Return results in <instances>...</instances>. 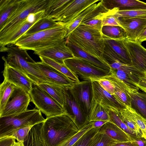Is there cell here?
<instances>
[{"label": "cell", "mask_w": 146, "mask_h": 146, "mask_svg": "<svg viewBox=\"0 0 146 146\" xmlns=\"http://www.w3.org/2000/svg\"><path fill=\"white\" fill-rule=\"evenodd\" d=\"M56 25L32 34L23 35L14 44L20 48L34 52L55 46L66 37L67 30L65 23L58 21Z\"/></svg>", "instance_id": "6da1fadb"}, {"label": "cell", "mask_w": 146, "mask_h": 146, "mask_svg": "<svg viewBox=\"0 0 146 146\" xmlns=\"http://www.w3.org/2000/svg\"><path fill=\"white\" fill-rule=\"evenodd\" d=\"M79 130L67 114L46 118L43 122V135L48 146H59Z\"/></svg>", "instance_id": "7a4b0ae2"}, {"label": "cell", "mask_w": 146, "mask_h": 146, "mask_svg": "<svg viewBox=\"0 0 146 146\" xmlns=\"http://www.w3.org/2000/svg\"><path fill=\"white\" fill-rule=\"evenodd\" d=\"M66 38L85 51L104 60V41L101 31L88 25L80 24Z\"/></svg>", "instance_id": "3957f363"}, {"label": "cell", "mask_w": 146, "mask_h": 146, "mask_svg": "<svg viewBox=\"0 0 146 146\" xmlns=\"http://www.w3.org/2000/svg\"><path fill=\"white\" fill-rule=\"evenodd\" d=\"M7 46L0 47V52L7 53L5 56L2 57L4 63L20 70L35 84L47 83L41 73L31 65V63L35 62L27 50L21 49L13 44Z\"/></svg>", "instance_id": "277c9868"}, {"label": "cell", "mask_w": 146, "mask_h": 146, "mask_svg": "<svg viewBox=\"0 0 146 146\" xmlns=\"http://www.w3.org/2000/svg\"><path fill=\"white\" fill-rule=\"evenodd\" d=\"M40 111L37 109L10 116L0 117V138L6 137L13 131L27 126H33L45 120Z\"/></svg>", "instance_id": "5b68a950"}, {"label": "cell", "mask_w": 146, "mask_h": 146, "mask_svg": "<svg viewBox=\"0 0 146 146\" xmlns=\"http://www.w3.org/2000/svg\"><path fill=\"white\" fill-rule=\"evenodd\" d=\"M48 0H20L15 11L0 28L2 36L25 20L30 14L45 10Z\"/></svg>", "instance_id": "8992f818"}, {"label": "cell", "mask_w": 146, "mask_h": 146, "mask_svg": "<svg viewBox=\"0 0 146 146\" xmlns=\"http://www.w3.org/2000/svg\"><path fill=\"white\" fill-rule=\"evenodd\" d=\"M29 94L31 101L46 118L67 114L63 108L38 84H33Z\"/></svg>", "instance_id": "52a82bcc"}, {"label": "cell", "mask_w": 146, "mask_h": 146, "mask_svg": "<svg viewBox=\"0 0 146 146\" xmlns=\"http://www.w3.org/2000/svg\"><path fill=\"white\" fill-rule=\"evenodd\" d=\"M64 62L71 71L84 81L96 80L110 73V71L101 69L76 57L66 60Z\"/></svg>", "instance_id": "ba28073f"}, {"label": "cell", "mask_w": 146, "mask_h": 146, "mask_svg": "<svg viewBox=\"0 0 146 146\" xmlns=\"http://www.w3.org/2000/svg\"><path fill=\"white\" fill-rule=\"evenodd\" d=\"M103 37L104 47L103 58L108 64L119 62L131 65L130 55L124 44L123 39H113L104 35Z\"/></svg>", "instance_id": "9c48e42d"}, {"label": "cell", "mask_w": 146, "mask_h": 146, "mask_svg": "<svg viewBox=\"0 0 146 146\" xmlns=\"http://www.w3.org/2000/svg\"><path fill=\"white\" fill-rule=\"evenodd\" d=\"M99 0H69L51 19L68 25L84 10Z\"/></svg>", "instance_id": "30bf717a"}, {"label": "cell", "mask_w": 146, "mask_h": 146, "mask_svg": "<svg viewBox=\"0 0 146 146\" xmlns=\"http://www.w3.org/2000/svg\"><path fill=\"white\" fill-rule=\"evenodd\" d=\"M31 101L29 94L22 89L16 86L4 109L0 112V117L26 111Z\"/></svg>", "instance_id": "8fae6325"}, {"label": "cell", "mask_w": 146, "mask_h": 146, "mask_svg": "<svg viewBox=\"0 0 146 146\" xmlns=\"http://www.w3.org/2000/svg\"><path fill=\"white\" fill-rule=\"evenodd\" d=\"M70 87L81 110L88 118L93 99L92 81L74 82Z\"/></svg>", "instance_id": "7c38bea8"}, {"label": "cell", "mask_w": 146, "mask_h": 146, "mask_svg": "<svg viewBox=\"0 0 146 146\" xmlns=\"http://www.w3.org/2000/svg\"><path fill=\"white\" fill-rule=\"evenodd\" d=\"M44 11L45 10L30 14L25 20L5 35L0 37V46L14 44L18 38L34 24L43 17Z\"/></svg>", "instance_id": "4fadbf2b"}, {"label": "cell", "mask_w": 146, "mask_h": 146, "mask_svg": "<svg viewBox=\"0 0 146 146\" xmlns=\"http://www.w3.org/2000/svg\"><path fill=\"white\" fill-rule=\"evenodd\" d=\"M70 86H63L65 99L63 108L79 130L89 122L88 117L83 112L76 101Z\"/></svg>", "instance_id": "5bb4252c"}, {"label": "cell", "mask_w": 146, "mask_h": 146, "mask_svg": "<svg viewBox=\"0 0 146 146\" xmlns=\"http://www.w3.org/2000/svg\"><path fill=\"white\" fill-rule=\"evenodd\" d=\"M110 72L129 87L139 90L135 84H139L141 78H146V73L131 65L122 64L117 68L111 70Z\"/></svg>", "instance_id": "9a60e30c"}, {"label": "cell", "mask_w": 146, "mask_h": 146, "mask_svg": "<svg viewBox=\"0 0 146 146\" xmlns=\"http://www.w3.org/2000/svg\"><path fill=\"white\" fill-rule=\"evenodd\" d=\"M31 64L41 73L48 83L62 86H69L74 82L52 67L42 61L31 62Z\"/></svg>", "instance_id": "2e32d148"}, {"label": "cell", "mask_w": 146, "mask_h": 146, "mask_svg": "<svg viewBox=\"0 0 146 146\" xmlns=\"http://www.w3.org/2000/svg\"><path fill=\"white\" fill-rule=\"evenodd\" d=\"M93 98L106 107L114 108L118 111L127 107L119 102L113 95L104 89L97 81H92Z\"/></svg>", "instance_id": "e0dca14e"}, {"label": "cell", "mask_w": 146, "mask_h": 146, "mask_svg": "<svg viewBox=\"0 0 146 146\" xmlns=\"http://www.w3.org/2000/svg\"><path fill=\"white\" fill-rule=\"evenodd\" d=\"M121 26L125 31L127 39L136 41L146 28V17L118 18Z\"/></svg>", "instance_id": "ac0fdd59"}, {"label": "cell", "mask_w": 146, "mask_h": 146, "mask_svg": "<svg viewBox=\"0 0 146 146\" xmlns=\"http://www.w3.org/2000/svg\"><path fill=\"white\" fill-rule=\"evenodd\" d=\"M39 56L48 58L56 62L64 63L66 59L72 58V52L66 43L65 39L62 42L54 46L34 52Z\"/></svg>", "instance_id": "d6986e66"}, {"label": "cell", "mask_w": 146, "mask_h": 146, "mask_svg": "<svg viewBox=\"0 0 146 146\" xmlns=\"http://www.w3.org/2000/svg\"><path fill=\"white\" fill-rule=\"evenodd\" d=\"M4 79L21 88L29 94L34 83L20 70L4 63Z\"/></svg>", "instance_id": "ffe728a7"}, {"label": "cell", "mask_w": 146, "mask_h": 146, "mask_svg": "<svg viewBox=\"0 0 146 146\" xmlns=\"http://www.w3.org/2000/svg\"><path fill=\"white\" fill-rule=\"evenodd\" d=\"M123 42L130 55L131 65L146 73V48L136 41L125 39Z\"/></svg>", "instance_id": "44dd1931"}, {"label": "cell", "mask_w": 146, "mask_h": 146, "mask_svg": "<svg viewBox=\"0 0 146 146\" xmlns=\"http://www.w3.org/2000/svg\"><path fill=\"white\" fill-rule=\"evenodd\" d=\"M111 11V10H108L105 8L102 0H100L97 3L96 7L86 16L80 24L88 25L101 31L103 19Z\"/></svg>", "instance_id": "7402d4cb"}, {"label": "cell", "mask_w": 146, "mask_h": 146, "mask_svg": "<svg viewBox=\"0 0 146 146\" xmlns=\"http://www.w3.org/2000/svg\"><path fill=\"white\" fill-rule=\"evenodd\" d=\"M104 6L108 10L114 8L119 11L146 9V3L138 0H102Z\"/></svg>", "instance_id": "603a6c76"}, {"label": "cell", "mask_w": 146, "mask_h": 146, "mask_svg": "<svg viewBox=\"0 0 146 146\" xmlns=\"http://www.w3.org/2000/svg\"><path fill=\"white\" fill-rule=\"evenodd\" d=\"M66 43L71 49L74 57L84 60L104 70L110 71L109 65L103 60L98 58L75 45L65 38Z\"/></svg>", "instance_id": "cb8c5ba5"}, {"label": "cell", "mask_w": 146, "mask_h": 146, "mask_svg": "<svg viewBox=\"0 0 146 146\" xmlns=\"http://www.w3.org/2000/svg\"><path fill=\"white\" fill-rule=\"evenodd\" d=\"M126 88L130 100V107L146 119V93L140 92L127 85Z\"/></svg>", "instance_id": "d4e9b609"}, {"label": "cell", "mask_w": 146, "mask_h": 146, "mask_svg": "<svg viewBox=\"0 0 146 146\" xmlns=\"http://www.w3.org/2000/svg\"><path fill=\"white\" fill-rule=\"evenodd\" d=\"M99 132L106 134L117 142L131 141L129 134L110 122L106 123L100 128Z\"/></svg>", "instance_id": "484cf974"}, {"label": "cell", "mask_w": 146, "mask_h": 146, "mask_svg": "<svg viewBox=\"0 0 146 146\" xmlns=\"http://www.w3.org/2000/svg\"><path fill=\"white\" fill-rule=\"evenodd\" d=\"M105 77L110 80L114 86V93L113 95L127 107H131L130 100L127 92L126 84L111 72L109 75Z\"/></svg>", "instance_id": "4316f807"}, {"label": "cell", "mask_w": 146, "mask_h": 146, "mask_svg": "<svg viewBox=\"0 0 146 146\" xmlns=\"http://www.w3.org/2000/svg\"><path fill=\"white\" fill-rule=\"evenodd\" d=\"M90 123L95 121L110 122V119L106 107L93 99L88 116Z\"/></svg>", "instance_id": "83f0119b"}, {"label": "cell", "mask_w": 146, "mask_h": 146, "mask_svg": "<svg viewBox=\"0 0 146 146\" xmlns=\"http://www.w3.org/2000/svg\"><path fill=\"white\" fill-rule=\"evenodd\" d=\"M38 85L63 108L65 102L63 86L47 83H42Z\"/></svg>", "instance_id": "f1b7e54d"}, {"label": "cell", "mask_w": 146, "mask_h": 146, "mask_svg": "<svg viewBox=\"0 0 146 146\" xmlns=\"http://www.w3.org/2000/svg\"><path fill=\"white\" fill-rule=\"evenodd\" d=\"M20 0H0V28L16 9Z\"/></svg>", "instance_id": "f546056e"}, {"label": "cell", "mask_w": 146, "mask_h": 146, "mask_svg": "<svg viewBox=\"0 0 146 146\" xmlns=\"http://www.w3.org/2000/svg\"><path fill=\"white\" fill-rule=\"evenodd\" d=\"M39 57L41 61L52 67L74 82H80L78 77L71 71L64 63H59L45 57L41 56H39Z\"/></svg>", "instance_id": "4dcf8cb0"}, {"label": "cell", "mask_w": 146, "mask_h": 146, "mask_svg": "<svg viewBox=\"0 0 146 146\" xmlns=\"http://www.w3.org/2000/svg\"><path fill=\"white\" fill-rule=\"evenodd\" d=\"M103 35L114 40L127 39V36L124 29L117 26H103L101 30Z\"/></svg>", "instance_id": "1f68e13d"}, {"label": "cell", "mask_w": 146, "mask_h": 146, "mask_svg": "<svg viewBox=\"0 0 146 146\" xmlns=\"http://www.w3.org/2000/svg\"><path fill=\"white\" fill-rule=\"evenodd\" d=\"M16 86L4 80L0 85V112L4 109Z\"/></svg>", "instance_id": "d6a6232c"}, {"label": "cell", "mask_w": 146, "mask_h": 146, "mask_svg": "<svg viewBox=\"0 0 146 146\" xmlns=\"http://www.w3.org/2000/svg\"><path fill=\"white\" fill-rule=\"evenodd\" d=\"M58 22L51 19L43 17L34 24L23 35H31L45 30L56 25Z\"/></svg>", "instance_id": "836d02e7"}, {"label": "cell", "mask_w": 146, "mask_h": 146, "mask_svg": "<svg viewBox=\"0 0 146 146\" xmlns=\"http://www.w3.org/2000/svg\"><path fill=\"white\" fill-rule=\"evenodd\" d=\"M106 108L110 117V122L114 124L128 134L136 136L125 123L118 111L112 108Z\"/></svg>", "instance_id": "e575fe53"}, {"label": "cell", "mask_w": 146, "mask_h": 146, "mask_svg": "<svg viewBox=\"0 0 146 146\" xmlns=\"http://www.w3.org/2000/svg\"><path fill=\"white\" fill-rule=\"evenodd\" d=\"M69 0H48L43 17L51 19L66 4Z\"/></svg>", "instance_id": "d590c367"}, {"label": "cell", "mask_w": 146, "mask_h": 146, "mask_svg": "<svg viewBox=\"0 0 146 146\" xmlns=\"http://www.w3.org/2000/svg\"><path fill=\"white\" fill-rule=\"evenodd\" d=\"M98 2L88 7L81 12L70 23L66 25L67 30L66 37L80 24L86 16L96 7Z\"/></svg>", "instance_id": "8d00e7d4"}, {"label": "cell", "mask_w": 146, "mask_h": 146, "mask_svg": "<svg viewBox=\"0 0 146 146\" xmlns=\"http://www.w3.org/2000/svg\"><path fill=\"white\" fill-rule=\"evenodd\" d=\"M125 110L128 115L136 123L141 131L143 137L146 139V119L130 107H127Z\"/></svg>", "instance_id": "74e56055"}, {"label": "cell", "mask_w": 146, "mask_h": 146, "mask_svg": "<svg viewBox=\"0 0 146 146\" xmlns=\"http://www.w3.org/2000/svg\"><path fill=\"white\" fill-rule=\"evenodd\" d=\"M92 128V122H91L81 128L78 132L66 139L59 146H73L84 134Z\"/></svg>", "instance_id": "f35d334b"}, {"label": "cell", "mask_w": 146, "mask_h": 146, "mask_svg": "<svg viewBox=\"0 0 146 146\" xmlns=\"http://www.w3.org/2000/svg\"><path fill=\"white\" fill-rule=\"evenodd\" d=\"M116 141L106 134L98 132L94 137L89 146H111Z\"/></svg>", "instance_id": "ab89813d"}, {"label": "cell", "mask_w": 146, "mask_h": 146, "mask_svg": "<svg viewBox=\"0 0 146 146\" xmlns=\"http://www.w3.org/2000/svg\"><path fill=\"white\" fill-rule=\"evenodd\" d=\"M125 109L119 111L123 121L137 136L143 137L141 131L136 123L128 115Z\"/></svg>", "instance_id": "60d3db41"}, {"label": "cell", "mask_w": 146, "mask_h": 146, "mask_svg": "<svg viewBox=\"0 0 146 146\" xmlns=\"http://www.w3.org/2000/svg\"><path fill=\"white\" fill-rule=\"evenodd\" d=\"M33 126H27L20 128L11 132L5 137H13L18 142H24Z\"/></svg>", "instance_id": "b9f144b4"}, {"label": "cell", "mask_w": 146, "mask_h": 146, "mask_svg": "<svg viewBox=\"0 0 146 146\" xmlns=\"http://www.w3.org/2000/svg\"><path fill=\"white\" fill-rule=\"evenodd\" d=\"M114 15L117 18L146 17V9L118 11Z\"/></svg>", "instance_id": "7bdbcfd3"}, {"label": "cell", "mask_w": 146, "mask_h": 146, "mask_svg": "<svg viewBox=\"0 0 146 146\" xmlns=\"http://www.w3.org/2000/svg\"><path fill=\"white\" fill-rule=\"evenodd\" d=\"M100 128H92L84 134L73 146H89Z\"/></svg>", "instance_id": "ee69618b"}, {"label": "cell", "mask_w": 146, "mask_h": 146, "mask_svg": "<svg viewBox=\"0 0 146 146\" xmlns=\"http://www.w3.org/2000/svg\"><path fill=\"white\" fill-rule=\"evenodd\" d=\"M119 11V9L114 8L111 10L110 12L106 15L103 19L102 27L104 26H121L118 20V18L114 14Z\"/></svg>", "instance_id": "f6af8a7d"}, {"label": "cell", "mask_w": 146, "mask_h": 146, "mask_svg": "<svg viewBox=\"0 0 146 146\" xmlns=\"http://www.w3.org/2000/svg\"><path fill=\"white\" fill-rule=\"evenodd\" d=\"M101 86L107 92L113 95L114 93V86L111 81L105 76L97 79Z\"/></svg>", "instance_id": "bcb514c9"}, {"label": "cell", "mask_w": 146, "mask_h": 146, "mask_svg": "<svg viewBox=\"0 0 146 146\" xmlns=\"http://www.w3.org/2000/svg\"><path fill=\"white\" fill-rule=\"evenodd\" d=\"M129 135L131 141L137 146H146V139L144 137Z\"/></svg>", "instance_id": "7dc6e473"}, {"label": "cell", "mask_w": 146, "mask_h": 146, "mask_svg": "<svg viewBox=\"0 0 146 146\" xmlns=\"http://www.w3.org/2000/svg\"><path fill=\"white\" fill-rule=\"evenodd\" d=\"M15 139L11 137L0 138V146H14L16 143Z\"/></svg>", "instance_id": "c3c4849f"}, {"label": "cell", "mask_w": 146, "mask_h": 146, "mask_svg": "<svg viewBox=\"0 0 146 146\" xmlns=\"http://www.w3.org/2000/svg\"><path fill=\"white\" fill-rule=\"evenodd\" d=\"M111 146H137L131 141L117 142L114 143Z\"/></svg>", "instance_id": "681fc988"}, {"label": "cell", "mask_w": 146, "mask_h": 146, "mask_svg": "<svg viewBox=\"0 0 146 146\" xmlns=\"http://www.w3.org/2000/svg\"><path fill=\"white\" fill-rule=\"evenodd\" d=\"M92 128H100L107 121H92Z\"/></svg>", "instance_id": "f907efd6"}, {"label": "cell", "mask_w": 146, "mask_h": 146, "mask_svg": "<svg viewBox=\"0 0 146 146\" xmlns=\"http://www.w3.org/2000/svg\"><path fill=\"white\" fill-rule=\"evenodd\" d=\"M146 41V28L137 38L136 41L141 43Z\"/></svg>", "instance_id": "816d5d0a"}, {"label": "cell", "mask_w": 146, "mask_h": 146, "mask_svg": "<svg viewBox=\"0 0 146 146\" xmlns=\"http://www.w3.org/2000/svg\"><path fill=\"white\" fill-rule=\"evenodd\" d=\"M138 84L146 87V78H141Z\"/></svg>", "instance_id": "f5cc1de1"}, {"label": "cell", "mask_w": 146, "mask_h": 146, "mask_svg": "<svg viewBox=\"0 0 146 146\" xmlns=\"http://www.w3.org/2000/svg\"><path fill=\"white\" fill-rule=\"evenodd\" d=\"M139 89L141 90L146 93V87L138 84H135Z\"/></svg>", "instance_id": "db71d44e"}, {"label": "cell", "mask_w": 146, "mask_h": 146, "mask_svg": "<svg viewBox=\"0 0 146 146\" xmlns=\"http://www.w3.org/2000/svg\"><path fill=\"white\" fill-rule=\"evenodd\" d=\"M23 142H16L14 145V146H22L23 143Z\"/></svg>", "instance_id": "11a10c76"}, {"label": "cell", "mask_w": 146, "mask_h": 146, "mask_svg": "<svg viewBox=\"0 0 146 146\" xmlns=\"http://www.w3.org/2000/svg\"><path fill=\"white\" fill-rule=\"evenodd\" d=\"M22 146H24V142L23 143V144H22Z\"/></svg>", "instance_id": "9f6ffc18"}, {"label": "cell", "mask_w": 146, "mask_h": 146, "mask_svg": "<svg viewBox=\"0 0 146 146\" xmlns=\"http://www.w3.org/2000/svg\"></svg>", "instance_id": "6f0895ef"}]
</instances>
